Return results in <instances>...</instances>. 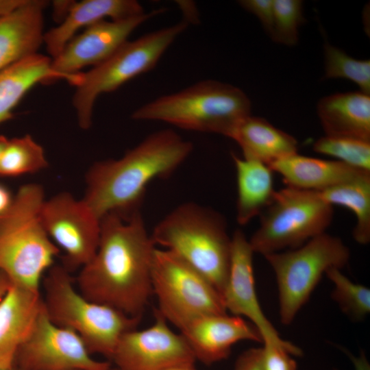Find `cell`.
Returning a JSON list of instances; mask_svg holds the SVG:
<instances>
[{
  "mask_svg": "<svg viewBox=\"0 0 370 370\" xmlns=\"http://www.w3.org/2000/svg\"><path fill=\"white\" fill-rule=\"evenodd\" d=\"M264 257L275 275L280 321L289 325L323 275L330 268L345 267L350 251L340 238L324 232L297 248Z\"/></svg>",
  "mask_w": 370,
  "mask_h": 370,
  "instance_id": "cell-8",
  "label": "cell"
},
{
  "mask_svg": "<svg viewBox=\"0 0 370 370\" xmlns=\"http://www.w3.org/2000/svg\"><path fill=\"white\" fill-rule=\"evenodd\" d=\"M13 199L14 197H12L10 190L0 184V217L10 209Z\"/></svg>",
  "mask_w": 370,
  "mask_h": 370,
  "instance_id": "cell-35",
  "label": "cell"
},
{
  "mask_svg": "<svg viewBox=\"0 0 370 370\" xmlns=\"http://www.w3.org/2000/svg\"><path fill=\"white\" fill-rule=\"evenodd\" d=\"M317 114L325 136L370 141V95L338 92L321 98Z\"/></svg>",
  "mask_w": 370,
  "mask_h": 370,
  "instance_id": "cell-21",
  "label": "cell"
},
{
  "mask_svg": "<svg viewBox=\"0 0 370 370\" xmlns=\"http://www.w3.org/2000/svg\"><path fill=\"white\" fill-rule=\"evenodd\" d=\"M238 3L258 17L271 38L274 25V0H241Z\"/></svg>",
  "mask_w": 370,
  "mask_h": 370,
  "instance_id": "cell-32",
  "label": "cell"
},
{
  "mask_svg": "<svg viewBox=\"0 0 370 370\" xmlns=\"http://www.w3.org/2000/svg\"><path fill=\"white\" fill-rule=\"evenodd\" d=\"M262 349L264 370H297L294 356L286 348L269 343Z\"/></svg>",
  "mask_w": 370,
  "mask_h": 370,
  "instance_id": "cell-31",
  "label": "cell"
},
{
  "mask_svg": "<svg viewBox=\"0 0 370 370\" xmlns=\"http://www.w3.org/2000/svg\"><path fill=\"white\" fill-rule=\"evenodd\" d=\"M282 176L286 186L321 191L370 173L349 166L338 160L299 155L297 153L269 165Z\"/></svg>",
  "mask_w": 370,
  "mask_h": 370,
  "instance_id": "cell-22",
  "label": "cell"
},
{
  "mask_svg": "<svg viewBox=\"0 0 370 370\" xmlns=\"http://www.w3.org/2000/svg\"><path fill=\"white\" fill-rule=\"evenodd\" d=\"M82 74L70 77L56 72L51 58L35 53L0 71V124L13 116V110L36 84L64 79L77 86Z\"/></svg>",
  "mask_w": 370,
  "mask_h": 370,
  "instance_id": "cell-20",
  "label": "cell"
},
{
  "mask_svg": "<svg viewBox=\"0 0 370 370\" xmlns=\"http://www.w3.org/2000/svg\"><path fill=\"white\" fill-rule=\"evenodd\" d=\"M149 328L125 333L111 360L118 370H166L182 365H194L195 355L181 333L177 334L156 310Z\"/></svg>",
  "mask_w": 370,
  "mask_h": 370,
  "instance_id": "cell-13",
  "label": "cell"
},
{
  "mask_svg": "<svg viewBox=\"0 0 370 370\" xmlns=\"http://www.w3.org/2000/svg\"><path fill=\"white\" fill-rule=\"evenodd\" d=\"M73 331L53 323L45 308L12 362L16 370H109L110 363L94 359Z\"/></svg>",
  "mask_w": 370,
  "mask_h": 370,
  "instance_id": "cell-11",
  "label": "cell"
},
{
  "mask_svg": "<svg viewBox=\"0 0 370 370\" xmlns=\"http://www.w3.org/2000/svg\"><path fill=\"white\" fill-rule=\"evenodd\" d=\"M43 278L42 296L49 319L75 332L91 354L111 360L121 336L136 329L140 321L85 297L64 266H53Z\"/></svg>",
  "mask_w": 370,
  "mask_h": 370,
  "instance_id": "cell-6",
  "label": "cell"
},
{
  "mask_svg": "<svg viewBox=\"0 0 370 370\" xmlns=\"http://www.w3.org/2000/svg\"><path fill=\"white\" fill-rule=\"evenodd\" d=\"M10 370H16V369H14L13 367H12L11 369Z\"/></svg>",
  "mask_w": 370,
  "mask_h": 370,
  "instance_id": "cell-42",
  "label": "cell"
},
{
  "mask_svg": "<svg viewBox=\"0 0 370 370\" xmlns=\"http://www.w3.org/2000/svg\"><path fill=\"white\" fill-rule=\"evenodd\" d=\"M334 215L333 206L317 191L291 186L276 190L260 214L259 227L249 240L254 253L263 256L297 248L325 232Z\"/></svg>",
  "mask_w": 370,
  "mask_h": 370,
  "instance_id": "cell-9",
  "label": "cell"
},
{
  "mask_svg": "<svg viewBox=\"0 0 370 370\" xmlns=\"http://www.w3.org/2000/svg\"><path fill=\"white\" fill-rule=\"evenodd\" d=\"M188 25V22L182 20L136 40H127L105 61L82 73L73 99L81 128L87 130L90 127L93 106L101 94L114 91L129 80L153 69Z\"/></svg>",
  "mask_w": 370,
  "mask_h": 370,
  "instance_id": "cell-7",
  "label": "cell"
},
{
  "mask_svg": "<svg viewBox=\"0 0 370 370\" xmlns=\"http://www.w3.org/2000/svg\"><path fill=\"white\" fill-rule=\"evenodd\" d=\"M25 0H0V17L14 10Z\"/></svg>",
  "mask_w": 370,
  "mask_h": 370,
  "instance_id": "cell-36",
  "label": "cell"
},
{
  "mask_svg": "<svg viewBox=\"0 0 370 370\" xmlns=\"http://www.w3.org/2000/svg\"><path fill=\"white\" fill-rule=\"evenodd\" d=\"M8 140L9 139L7 138L3 135H0V158H1V154L3 153V151L5 147L6 146L8 143Z\"/></svg>",
  "mask_w": 370,
  "mask_h": 370,
  "instance_id": "cell-40",
  "label": "cell"
},
{
  "mask_svg": "<svg viewBox=\"0 0 370 370\" xmlns=\"http://www.w3.org/2000/svg\"><path fill=\"white\" fill-rule=\"evenodd\" d=\"M150 236L155 246L180 257L221 295L228 275L232 237L219 212L196 203H184L165 216Z\"/></svg>",
  "mask_w": 370,
  "mask_h": 370,
  "instance_id": "cell-4",
  "label": "cell"
},
{
  "mask_svg": "<svg viewBox=\"0 0 370 370\" xmlns=\"http://www.w3.org/2000/svg\"><path fill=\"white\" fill-rule=\"evenodd\" d=\"M325 275L334 284L331 296L341 311L354 321L363 320L370 312V289L353 282L337 268L329 269Z\"/></svg>",
  "mask_w": 370,
  "mask_h": 370,
  "instance_id": "cell-27",
  "label": "cell"
},
{
  "mask_svg": "<svg viewBox=\"0 0 370 370\" xmlns=\"http://www.w3.org/2000/svg\"><path fill=\"white\" fill-rule=\"evenodd\" d=\"M156 309L180 331L206 314L227 313L221 295L212 283L173 253L156 247L151 263Z\"/></svg>",
  "mask_w": 370,
  "mask_h": 370,
  "instance_id": "cell-10",
  "label": "cell"
},
{
  "mask_svg": "<svg viewBox=\"0 0 370 370\" xmlns=\"http://www.w3.org/2000/svg\"><path fill=\"white\" fill-rule=\"evenodd\" d=\"M254 253L243 232L236 230L232 236L228 275L221 293L224 307L233 315L248 319L259 331L263 344L284 347L294 356H301V349L280 336L261 308L255 286Z\"/></svg>",
  "mask_w": 370,
  "mask_h": 370,
  "instance_id": "cell-14",
  "label": "cell"
},
{
  "mask_svg": "<svg viewBox=\"0 0 370 370\" xmlns=\"http://www.w3.org/2000/svg\"><path fill=\"white\" fill-rule=\"evenodd\" d=\"M231 138L243 151V158L271 164L297 153V140L263 118H245Z\"/></svg>",
  "mask_w": 370,
  "mask_h": 370,
  "instance_id": "cell-23",
  "label": "cell"
},
{
  "mask_svg": "<svg viewBox=\"0 0 370 370\" xmlns=\"http://www.w3.org/2000/svg\"><path fill=\"white\" fill-rule=\"evenodd\" d=\"M42 147L31 136L9 139L0 158V175L15 177L47 166Z\"/></svg>",
  "mask_w": 370,
  "mask_h": 370,
  "instance_id": "cell-26",
  "label": "cell"
},
{
  "mask_svg": "<svg viewBox=\"0 0 370 370\" xmlns=\"http://www.w3.org/2000/svg\"><path fill=\"white\" fill-rule=\"evenodd\" d=\"M47 3L25 0L0 17V71L37 53L44 42L43 12Z\"/></svg>",
  "mask_w": 370,
  "mask_h": 370,
  "instance_id": "cell-17",
  "label": "cell"
},
{
  "mask_svg": "<svg viewBox=\"0 0 370 370\" xmlns=\"http://www.w3.org/2000/svg\"><path fill=\"white\" fill-rule=\"evenodd\" d=\"M237 183L236 220L247 224L271 204L275 190L274 173L271 167L260 161L239 158L233 154Z\"/></svg>",
  "mask_w": 370,
  "mask_h": 370,
  "instance_id": "cell-24",
  "label": "cell"
},
{
  "mask_svg": "<svg viewBox=\"0 0 370 370\" xmlns=\"http://www.w3.org/2000/svg\"><path fill=\"white\" fill-rule=\"evenodd\" d=\"M12 367V361L1 360L0 361V370H10Z\"/></svg>",
  "mask_w": 370,
  "mask_h": 370,
  "instance_id": "cell-39",
  "label": "cell"
},
{
  "mask_svg": "<svg viewBox=\"0 0 370 370\" xmlns=\"http://www.w3.org/2000/svg\"><path fill=\"white\" fill-rule=\"evenodd\" d=\"M196 360L211 365L227 358L232 346L241 341L262 343L258 329L239 316L227 313L198 317L180 330Z\"/></svg>",
  "mask_w": 370,
  "mask_h": 370,
  "instance_id": "cell-16",
  "label": "cell"
},
{
  "mask_svg": "<svg viewBox=\"0 0 370 370\" xmlns=\"http://www.w3.org/2000/svg\"><path fill=\"white\" fill-rule=\"evenodd\" d=\"M44 201L40 185L25 184L0 217V273L10 284L33 290H40L60 252L42 223Z\"/></svg>",
  "mask_w": 370,
  "mask_h": 370,
  "instance_id": "cell-3",
  "label": "cell"
},
{
  "mask_svg": "<svg viewBox=\"0 0 370 370\" xmlns=\"http://www.w3.org/2000/svg\"><path fill=\"white\" fill-rule=\"evenodd\" d=\"M313 150L330 156L354 169L370 173V141L343 136H324L313 144Z\"/></svg>",
  "mask_w": 370,
  "mask_h": 370,
  "instance_id": "cell-28",
  "label": "cell"
},
{
  "mask_svg": "<svg viewBox=\"0 0 370 370\" xmlns=\"http://www.w3.org/2000/svg\"><path fill=\"white\" fill-rule=\"evenodd\" d=\"M334 370H338V369H334Z\"/></svg>",
  "mask_w": 370,
  "mask_h": 370,
  "instance_id": "cell-43",
  "label": "cell"
},
{
  "mask_svg": "<svg viewBox=\"0 0 370 370\" xmlns=\"http://www.w3.org/2000/svg\"><path fill=\"white\" fill-rule=\"evenodd\" d=\"M134 0H84L73 1L60 24L45 32L44 43L52 58L58 56L76 32L110 18L122 20L145 13Z\"/></svg>",
  "mask_w": 370,
  "mask_h": 370,
  "instance_id": "cell-18",
  "label": "cell"
},
{
  "mask_svg": "<svg viewBox=\"0 0 370 370\" xmlns=\"http://www.w3.org/2000/svg\"><path fill=\"white\" fill-rule=\"evenodd\" d=\"M304 18L299 0H274V25L271 39L293 46L298 41V29Z\"/></svg>",
  "mask_w": 370,
  "mask_h": 370,
  "instance_id": "cell-30",
  "label": "cell"
},
{
  "mask_svg": "<svg viewBox=\"0 0 370 370\" xmlns=\"http://www.w3.org/2000/svg\"><path fill=\"white\" fill-rule=\"evenodd\" d=\"M339 348L349 357L354 365V370H370V364L364 352L361 351L356 356L347 349L340 347Z\"/></svg>",
  "mask_w": 370,
  "mask_h": 370,
  "instance_id": "cell-34",
  "label": "cell"
},
{
  "mask_svg": "<svg viewBox=\"0 0 370 370\" xmlns=\"http://www.w3.org/2000/svg\"><path fill=\"white\" fill-rule=\"evenodd\" d=\"M40 216L53 243L64 252V267H82L94 256L100 238L101 220L82 200L69 193L44 201Z\"/></svg>",
  "mask_w": 370,
  "mask_h": 370,
  "instance_id": "cell-12",
  "label": "cell"
},
{
  "mask_svg": "<svg viewBox=\"0 0 370 370\" xmlns=\"http://www.w3.org/2000/svg\"><path fill=\"white\" fill-rule=\"evenodd\" d=\"M234 370H264L262 347L243 352L235 362Z\"/></svg>",
  "mask_w": 370,
  "mask_h": 370,
  "instance_id": "cell-33",
  "label": "cell"
},
{
  "mask_svg": "<svg viewBox=\"0 0 370 370\" xmlns=\"http://www.w3.org/2000/svg\"><path fill=\"white\" fill-rule=\"evenodd\" d=\"M328 204L351 210L356 219L352 235L360 245L370 241V173L336 184L321 191Z\"/></svg>",
  "mask_w": 370,
  "mask_h": 370,
  "instance_id": "cell-25",
  "label": "cell"
},
{
  "mask_svg": "<svg viewBox=\"0 0 370 370\" xmlns=\"http://www.w3.org/2000/svg\"><path fill=\"white\" fill-rule=\"evenodd\" d=\"M10 282L5 275L0 273V299L7 291Z\"/></svg>",
  "mask_w": 370,
  "mask_h": 370,
  "instance_id": "cell-37",
  "label": "cell"
},
{
  "mask_svg": "<svg viewBox=\"0 0 370 370\" xmlns=\"http://www.w3.org/2000/svg\"><path fill=\"white\" fill-rule=\"evenodd\" d=\"M193 148L172 130L154 132L119 159L92 165L82 200L100 220L109 214L128 218L140 212L148 184L173 173Z\"/></svg>",
  "mask_w": 370,
  "mask_h": 370,
  "instance_id": "cell-2",
  "label": "cell"
},
{
  "mask_svg": "<svg viewBox=\"0 0 370 370\" xmlns=\"http://www.w3.org/2000/svg\"><path fill=\"white\" fill-rule=\"evenodd\" d=\"M155 249L140 212L128 218L106 215L97 251L76 278L77 290L90 301L141 319L152 295Z\"/></svg>",
  "mask_w": 370,
  "mask_h": 370,
  "instance_id": "cell-1",
  "label": "cell"
},
{
  "mask_svg": "<svg viewBox=\"0 0 370 370\" xmlns=\"http://www.w3.org/2000/svg\"><path fill=\"white\" fill-rule=\"evenodd\" d=\"M166 370H198L195 367L194 365H177L170 368L166 369Z\"/></svg>",
  "mask_w": 370,
  "mask_h": 370,
  "instance_id": "cell-38",
  "label": "cell"
},
{
  "mask_svg": "<svg viewBox=\"0 0 370 370\" xmlns=\"http://www.w3.org/2000/svg\"><path fill=\"white\" fill-rule=\"evenodd\" d=\"M323 48L324 78L349 79L356 84L360 91L370 95L369 60L355 59L328 42H325Z\"/></svg>",
  "mask_w": 370,
  "mask_h": 370,
  "instance_id": "cell-29",
  "label": "cell"
},
{
  "mask_svg": "<svg viewBox=\"0 0 370 370\" xmlns=\"http://www.w3.org/2000/svg\"><path fill=\"white\" fill-rule=\"evenodd\" d=\"M109 370H118V369H116V368L112 369V368L110 367V369Z\"/></svg>",
  "mask_w": 370,
  "mask_h": 370,
  "instance_id": "cell-41",
  "label": "cell"
},
{
  "mask_svg": "<svg viewBox=\"0 0 370 370\" xmlns=\"http://www.w3.org/2000/svg\"><path fill=\"white\" fill-rule=\"evenodd\" d=\"M251 108L249 97L239 88L205 79L147 103L136 109L132 118L231 138L240 123L251 115Z\"/></svg>",
  "mask_w": 370,
  "mask_h": 370,
  "instance_id": "cell-5",
  "label": "cell"
},
{
  "mask_svg": "<svg viewBox=\"0 0 370 370\" xmlns=\"http://www.w3.org/2000/svg\"><path fill=\"white\" fill-rule=\"evenodd\" d=\"M44 310L40 290L10 285L0 299V361L12 360Z\"/></svg>",
  "mask_w": 370,
  "mask_h": 370,
  "instance_id": "cell-19",
  "label": "cell"
},
{
  "mask_svg": "<svg viewBox=\"0 0 370 370\" xmlns=\"http://www.w3.org/2000/svg\"><path fill=\"white\" fill-rule=\"evenodd\" d=\"M164 10H153L122 20H104L88 27L51 59L52 68L62 75L77 76L84 67L95 66L105 61L127 41L138 26Z\"/></svg>",
  "mask_w": 370,
  "mask_h": 370,
  "instance_id": "cell-15",
  "label": "cell"
}]
</instances>
